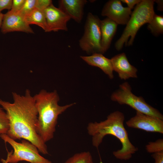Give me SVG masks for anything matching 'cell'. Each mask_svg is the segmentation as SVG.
I'll use <instances>...</instances> for the list:
<instances>
[{
  "label": "cell",
  "mask_w": 163,
  "mask_h": 163,
  "mask_svg": "<svg viewBox=\"0 0 163 163\" xmlns=\"http://www.w3.org/2000/svg\"><path fill=\"white\" fill-rule=\"evenodd\" d=\"M12 103L0 99V106L6 112L9 122L7 135L11 139L31 142L43 155L48 154L47 146L37 131L38 113L34 96L27 89L24 95L12 93Z\"/></svg>",
  "instance_id": "obj_1"
},
{
  "label": "cell",
  "mask_w": 163,
  "mask_h": 163,
  "mask_svg": "<svg viewBox=\"0 0 163 163\" xmlns=\"http://www.w3.org/2000/svg\"><path fill=\"white\" fill-rule=\"evenodd\" d=\"M124 114L117 110L110 113L104 121L89 123L87 130L91 136L93 145L98 149L105 136L112 135L120 140L122 145L121 149L113 152L114 156L121 160L129 159L138 149L129 140L124 126Z\"/></svg>",
  "instance_id": "obj_2"
},
{
  "label": "cell",
  "mask_w": 163,
  "mask_h": 163,
  "mask_svg": "<svg viewBox=\"0 0 163 163\" xmlns=\"http://www.w3.org/2000/svg\"><path fill=\"white\" fill-rule=\"evenodd\" d=\"M34 97L38 113L37 133L46 143L54 137L59 115L75 103L60 106L59 96L56 90L49 92L42 90Z\"/></svg>",
  "instance_id": "obj_3"
},
{
  "label": "cell",
  "mask_w": 163,
  "mask_h": 163,
  "mask_svg": "<svg viewBox=\"0 0 163 163\" xmlns=\"http://www.w3.org/2000/svg\"><path fill=\"white\" fill-rule=\"evenodd\" d=\"M154 2L153 0H142L136 5L121 36L115 43L117 50H121L124 44L132 45L139 29L151 21L155 14Z\"/></svg>",
  "instance_id": "obj_4"
},
{
  "label": "cell",
  "mask_w": 163,
  "mask_h": 163,
  "mask_svg": "<svg viewBox=\"0 0 163 163\" xmlns=\"http://www.w3.org/2000/svg\"><path fill=\"white\" fill-rule=\"evenodd\" d=\"M0 137L13 149V152H8L6 159L8 163H17L21 161L30 163H52L41 156L37 147L28 140L23 139L21 142H18L7 134L0 135Z\"/></svg>",
  "instance_id": "obj_5"
},
{
  "label": "cell",
  "mask_w": 163,
  "mask_h": 163,
  "mask_svg": "<svg viewBox=\"0 0 163 163\" xmlns=\"http://www.w3.org/2000/svg\"><path fill=\"white\" fill-rule=\"evenodd\" d=\"M110 98L120 104L129 106L136 112L163 120V115L158 110L146 102L142 97L132 92L131 86L127 82L120 84L119 88L112 93Z\"/></svg>",
  "instance_id": "obj_6"
},
{
  "label": "cell",
  "mask_w": 163,
  "mask_h": 163,
  "mask_svg": "<svg viewBox=\"0 0 163 163\" xmlns=\"http://www.w3.org/2000/svg\"><path fill=\"white\" fill-rule=\"evenodd\" d=\"M101 20L97 16L88 13L83 34L79 41L81 49L88 54H102L101 45Z\"/></svg>",
  "instance_id": "obj_7"
},
{
  "label": "cell",
  "mask_w": 163,
  "mask_h": 163,
  "mask_svg": "<svg viewBox=\"0 0 163 163\" xmlns=\"http://www.w3.org/2000/svg\"><path fill=\"white\" fill-rule=\"evenodd\" d=\"M126 124L130 128L163 133V120L138 112L127 120Z\"/></svg>",
  "instance_id": "obj_8"
},
{
  "label": "cell",
  "mask_w": 163,
  "mask_h": 163,
  "mask_svg": "<svg viewBox=\"0 0 163 163\" xmlns=\"http://www.w3.org/2000/svg\"><path fill=\"white\" fill-rule=\"evenodd\" d=\"M43 11L47 25L46 32L68 31L67 24L71 18L66 13L53 4Z\"/></svg>",
  "instance_id": "obj_9"
},
{
  "label": "cell",
  "mask_w": 163,
  "mask_h": 163,
  "mask_svg": "<svg viewBox=\"0 0 163 163\" xmlns=\"http://www.w3.org/2000/svg\"><path fill=\"white\" fill-rule=\"evenodd\" d=\"M1 31L4 34L14 31L34 33L26 22L24 17L19 11L15 12L11 10L4 14Z\"/></svg>",
  "instance_id": "obj_10"
},
{
  "label": "cell",
  "mask_w": 163,
  "mask_h": 163,
  "mask_svg": "<svg viewBox=\"0 0 163 163\" xmlns=\"http://www.w3.org/2000/svg\"><path fill=\"white\" fill-rule=\"evenodd\" d=\"M132 13L131 9L123 6L120 0H110L104 5L101 15L106 16L118 24L124 25L127 23Z\"/></svg>",
  "instance_id": "obj_11"
},
{
  "label": "cell",
  "mask_w": 163,
  "mask_h": 163,
  "mask_svg": "<svg viewBox=\"0 0 163 163\" xmlns=\"http://www.w3.org/2000/svg\"><path fill=\"white\" fill-rule=\"evenodd\" d=\"M110 59L113 71L118 73L120 79L137 78V69L129 63L124 53L116 55Z\"/></svg>",
  "instance_id": "obj_12"
},
{
  "label": "cell",
  "mask_w": 163,
  "mask_h": 163,
  "mask_svg": "<svg viewBox=\"0 0 163 163\" xmlns=\"http://www.w3.org/2000/svg\"><path fill=\"white\" fill-rule=\"evenodd\" d=\"M86 0H60L59 8L78 23L82 21Z\"/></svg>",
  "instance_id": "obj_13"
},
{
  "label": "cell",
  "mask_w": 163,
  "mask_h": 163,
  "mask_svg": "<svg viewBox=\"0 0 163 163\" xmlns=\"http://www.w3.org/2000/svg\"><path fill=\"white\" fill-rule=\"evenodd\" d=\"M117 25L114 21L107 18L101 20V45L103 54L109 48L116 32Z\"/></svg>",
  "instance_id": "obj_14"
},
{
  "label": "cell",
  "mask_w": 163,
  "mask_h": 163,
  "mask_svg": "<svg viewBox=\"0 0 163 163\" xmlns=\"http://www.w3.org/2000/svg\"><path fill=\"white\" fill-rule=\"evenodd\" d=\"M81 58L88 65L100 69L110 79L114 78L110 59L103 54L95 53L89 56H81Z\"/></svg>",
  "instance_id": "obj_15"
},
{
  "label": "cell",
  "mask_w": 163,
  "mask_h": 163,
  "mask_svg": "<svg viewBox=\"0 0 163 163\" xmlns=\"http://www.w3.org/2000/svg\"><path fill=\"white\" fill-rule=\"evenodd\" d=\"M27 23L29 25L36 24L41 27L45 32L47 25L45 14L43 11L35 8L24 16Z\"/></svg>",
  "instance_id": "obj_16"
},
{
  "label": "cell",
  "mask_w": 163,
  "mask_h": 163,
  "mask_svg": "<svg viewBox=\"0 0 163 163\" xmlns=\"http://www.w3.org/2000/svg\"><path fill=\"white\" fill-rule=\"evenodd\" d=\"M148 28L154 35L158 36L163 33V17L154 15L151 21L148 23Z\"/></svg>",
  "instance_id": "obj_17"
},
{
  "label": "cell",
  "mask_w": 163,
  "mask_h": 163,
  "mask_svg": "<svg viewBox=\"0 0 163 163\" xmlns=\"http://www.w3.org/2000/svg\"><path fill=\"white\" fill-rule=\"evenodd\" d=\"M64 163H94L93 158L88 151H85L74 154Z\"/></svg>",
  "instance_id": "obj_18"
},
{
  "label": "cell",
  "mask_w": 163,
  "mask_h": 163,
  "mask_svg": "<svg viewBox=\"0 0 163 163\" xmlns=\"http://www.w3.org/2000/svg\"><path fill=\"white\" fill-rule=\"evenodd\" d=\"M9 128V122L7 113L0 107V135L6 134Z\"/></svg>",
  "instance_id": "obj_19"
},
{
  "label": "cell",
  "mask_w": 163,
  "mask_h": 163,
  "mask_svg": "<svg viewBox=\"0 0 163 163\" xmlns=\"http://www.w3.org/2000/svg\"><path fill=\"white\" fill-rule=\"evenodd\" d=\"M147 152L154 153L163 152V139H159L155 142H149L145 146Z\"/></svg>",
  "instance_id": "obj_20"
},
{
  "label": "cell",
  "mask_w": 163,
  "mask_h": 163,
  "mask_svg": "<svg viewBox=\"0 0 163 163\" xmlns=\"http://www.w3.org/2000/svg\"><path fill=\"white\" fill-rule=\"evenodd\" d=\"M36 3V0H25L24 3L19 12L24 17L35 8Z\"/></svg>",
  "instance_id": "obj_21"
},
{
  "label": "cell",
  "mask_w": 163,
  "mask_h": 163,
  "mask_svg": "<svg viewBox=\"0 0 163 163\" xmlns=\"http://www.w3.org/2000/svg\"><path fill=\"white\" fill-rule=\"evenodd\" d=\"M52 4L51 0H36L35 8L43 11Z\"/></svg>",
  "instance_id": "obj_22"
},
{
  "label": "cell",
  "mask_w": 163,
  "mask_h": 163,
  "mask_svg": "<svg viewBox=\"0 0 163 163\" xmlns=\"http://www.w3.org/2000/svg\"><path fill=\"white\" fill-rule=\"evenodd\" d=\"M25 0H13L11 10L15 12L19 11L22 8Z\"/></svg>",
  "instance_id": "obj_23"
},
{
  "label": "cell",
  "mask_w": 163,
  "mask_h": 163,
  "mask_svg": "<svg viewBox=\"0 0 163 163\" xmlns=\"http://www.w3.org/2000/svg\"><path fill=\"white\" fill-rule=\"evenodd\" d=\"M12 1V0H0V13L4 9L11 10Z\"/></svg>",
  "instance_id": "obj_24"
},
{
  "label": "cell",
  "mask_w": 163,
  "mask_h": 163,
  "mask_svg": "<svg viewBox=\"0 0 163 163\" xmlns=\"http://www.w3.org/2000/svg\"><path fill=\"white\" fill-rule=\"evenodd\" d=\"M142 0H121V2L126 3L127 7L132 9L136 5L139 4Z\"/></svg>",
  "instance_id": "obj_25"
},
{
  "label": "cell",
  "mask_w": 163,
  "mask_h": 163,
  "mask_svg": "<svg viewBox=\"0 0 163 163\" xmlns=\"http://www.w3.org/2000/svg\"><path fill=\"white\" fill-rule=\"evenodd\" d=\"M155 163H163V152L153 153L152 155Z\"/></svg>",
  "instance_id": "obj_26"
},
{
  "label": "cell",
  "mask_w": 163,
  "mask_h": 163,
  "mask_svg": "<svg viewBox=\"0 0 163 163\" xmlns=\"http://www.w3.org/2000/svg\"><path fill=\"white\" fill-rule=\"evenodd\" d=\"M157 4L158 9L160 11H163V0H154Z\"/></svg>",
  "instance_id": "obj_27"
},
{
  "label": "cell",
  "mask_w": 163,
  "mask_h": 163,
  "mask_svg": "<svg viewBox=\"0 0 163 163\" xmlns=\"http://www.w3.org/2000/svg\"><path fill=\"white\" fill-rule=\"evenodd\" d=\"M4 14L2 13H0V28H1L3 21Z\"/></svg>",
  "instance_id": "obj_28"
},
{
  "label": "cell",
  "mask_w": 163,
  "mask_h": 163,
  "mask_svg": "<svg viewBox=\"0 0 163 163\" xmlns=\"http://www.w3.org/2000/svg\"><path fill=\"white\" fill-rule=\"evenodd\" d=\"M1 161L2 163H8L6 160H5L2 158L1 159Z\"/></svg>",
  "instance_id": "obj_29"
}]
</instances>
